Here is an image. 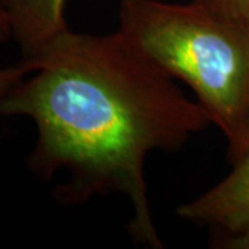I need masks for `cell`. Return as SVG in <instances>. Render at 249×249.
Returning <instances> with one entry per match:
<instances>
[{
	"label": "cell",
	"mask_w": 249,
	"mask_h": 249,
	"mask_svg": "<svg viewBox=\"0 0 249 249\" xmlns=\"http://www.w3.org/2000/svg\"><path fill=\"white\" fill-rule=\"evenodd\" d=\"M29 62L32 72L0 97V115L27 116L36 126L28 168L50 180L62 205L124 194L133 208L127 230L136 244L163 248L151 216L145 160L176 152L212 124L175 78L116 31H65Z\"/></svg>",
	"instance_id": "1"
},
{
	"label": "cell",
	"mask_w": 249,
	"mask_h": 249,
	"mask_svg": "<svg viewBox=\"0 0 249 249\" xmlns=\"http://www.w3.org/2000/svg\"><path fill=\"white\" fill-rule=\"evenodd\" d=\"M118 32L194 91L224 134L229 160L249 148V36L196 1L121 0Z\"/></svg>",
	"instance_id": "2"
},
{
	"label": "cell",
	"mask_w": 249,
	"mask_h": 249,
	"mask_svg": "<svg viewBox=\"0 0 249 249\" xmlns=\"http://www.w3.org/2000/svg\"><path fill=\"white\" fill-rule=\"evenodd\" d=\"M176 213L186 222L232 237L249 226V148L232 163L231 172L204 194L180 205Z\"/></svg>",
	"instance_id": "3"
},
{
	"label": "cell",
	"mask_w": 249,
	"mask_h": 249,
	"mask_svg": "<svg viewBox=\"0 0 249 249\" xmlns=\"http://www.w3.org/2000/svg\"><path fill=\"white\" fill-rule=\"evenodd\" d=\"M9 19L11 39L22 58H34L70 27L64 16L67 0H0Z\"/></svg>",
	"instance_id": "4"
},
{
	"label": "cell",
	"mask_w": 249,
	"mask_h": 249,
	"mask_svg": "<svg viewBox=\"0 0 249 249\" xmlns=\"http://www.w3.org/2000/svg\"><path fill=\"white\" fill-rule=\"evenodd\" d=\"M249 36V0H193Z\"/></svg>",
	"instance_id": "5"
},
{
	"label": "cell",
	"mask_w": 249,
	"mask_h": 249,
	"mask_svg": "<svg viewBox=\"0 0 249 249\" xmlns=\"http://www.w3.org/2000/svg\"><path fill=\"white\" fill-rule=\"evenodd\" d=\"M31 72L32 68L25 60H21L16 65L0 68V97L4 96L11 88H14L18 82H21Z\"/></svg>",
	"instance_id": "6"
},
{
	"label": "cell",
	"mask_w": 249,
	"mask_h": 249,
	"mask_svg": "<svg viewBox=\"0 0 249 249\" xmlns=\"http://www.w3.org/2000/svg\"><path fill=\"white\" fill-rule=\"evenodd\" d=\"M217 244H220L222 248L249 249V226L244 231L237 234V235L219 238Z\"/></svg>",
	"instance_id": "7"
},
{
	"label": "cell",
	"mask_w": 249,
	"mask_h": 249,
	"mask_svg": "<svg viewBox=\"0 0 249 249\" xmlns=\"http://www.w3.org/2000/svg\"><path fill=\"white\" fill-rule=\"evenodd\" d=\"M10 39H11V31H10L9 19L0 1V43L9 42Z\"/></svg>",
	"instance_id": "8"
}]
</instances>
